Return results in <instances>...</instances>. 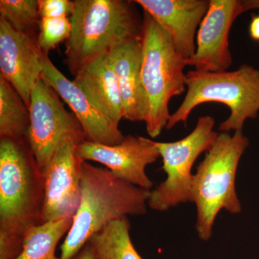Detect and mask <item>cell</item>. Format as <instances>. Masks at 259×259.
Instances as JSON below:
<instances>
[{
	"label": "cell",
	"mask_w": 259,
	"mask_h": 259,
	"mask_svg": "<svg viewBox=\"0 0 259 259\" xmlns=\"http://www.w3.org/2000/svg\"><path fill=\"white\" fill-rule=\"evenodd\" d=\"M45 187L26 139H0V259H17L23 238L42 223Z\"/></svg>",
	"instance_id": "6da1fadb"
},
{
	"label": "cell",
	"mask_w": 259,
	"mask_h": 259,
	"mask_svg": "<svg viewBox=\"0 0 259 259\" xmlns=\"http://www.w3.org/2000/svg\"><path fill=\"white\" fill-rule=\"evenodd\" d=\"M150 192L120 180L107 168L83 161L79 207L61 245L60 258L74 259L110 223L146 214Z\"/></svg>",
	"instance_id": "7a4b0ae2"
},
{
	"label": "cell",
	"mask_w": 259,
	"mask_h": 259,
	"mask_svg": "<svg viewBox=\"0 0 259 259\" xmlns=\"http://www.w3.org/2000/svg\"><path fill=\"white\" fill-rule=\"evenodd\" d=\"M66 64L75 76L80 69L122 44L141 37L143 18L135 1L75 0Z\"/></svg>",
	"instance_id": "3957f363"
},
{
	"label": "cell",
	"mask_w": 259,
	"mask_h": 259,
	"mask_svg": "<svg viewBox=\"0 0 259 259\" xmlns=\"http://www.w3.org/2000/svg\"><path fill=\"white\" fill-rule=\"evenodd\" d=\"M141 33V82L146 102V132L156 139L171 114L168 104L185 93L187 60L177 52L171 37L146 12Z\"/></svg>",
	"instance_id": "277c9868"
},
{
	"label": "cell",
	"mask_w": 259,
	"mask_h": 259,
	"mask_svg": "<svg viewBox=\"0 0 259 259\" xmlns=\"http://www.w3.org/2000/svg\"><path fill=\"white\" fill-rule=\"evenodd\" d=\"M249 141L243 131L221 132L197 167L192 185V200L197 208L196 230L207 241L222 209L237 214L241 204L236 191L237 168Z\"/></svg>",
	"instance_id": "5b68a950"
},
{
	"label": "cell",
	"mask_w": 259,
	"mask_h": 259,
	"mask_svg": "<svg viewBox=\"0 0 259 259\" xmlns=\"http://www.w3.org/2000/svg\"><path fill=\"white\" fill-rule=\"evenodd\" d=\"M187 91L178 109L171 114L166 129L180 122L185 125L191 112L207 102H219L229 107L231 114L219 125L221 132L243 131L248 119H255L259 112V70L248 64L223 72H202L195 70L187 74Z\"/></svg>",
	"instance_id": "8992f818"
},
{
	"label": "cell",
	"mask_w": 259,
	"mask_h": 259,
	"mask_svg": "<svg viewBox=\"0 0 259 259\" xmlns=\"http://www.w3.org/2000/svg\"><path fill=\"white\" fill-rule=\"evenodd\" d=\"M214 119L209 115L197 120L193 131L175 142H156L163 161L166 179L150 192L148 206L164 212L179 204L191 202L194 175L192 167L202 153L207 152L217 139Z\"/></svg>",
	"instance_id": "52a82bcc"
},
{
	"label": "cell",
	"mask_w": 259,
	"mask_h": 259,
	"mask_svg": "<svg viewBox=\"0 0 259 259\" xmlns=\"http://www.w3.org/2000/svg\"><path fill=\"white\" fill-rule=\"evenodd\" d=\"M29 111L26 140L41 171L61 146L71 142L78 146L87 141L76 116L64 108L59 95L42 78L32 89Z\"/></svg>",
	"instance_id": "ba28073f"
},
{
	"label": "cell",
	"mask_w": 259,
	"mask_h": 259,
	"mask_svg": "<svg viewBox=\"0 0 259 259\" xmlns=\"http://www.w3.org/2000/svg\"><path fill=\"white\" fill-rule=\"evenodd\" d=\"M76 149L83 161L101 163L124 182L144 190L152 189L153 183L146 168L161 157L156 141L127 135L119 144L110 146L86 141Z\"/></svg>",
	"instance_id": "9c48e42d"
},
{
	"label": "cell",
	"mask_w": 259,
	"mask_h": 259,
	"mask_svg": "<svg viewBox=\"0 0 259 259\" xmlns=\"http://www.w3.org/2000/svg\"><path fill=\"white\" fill-rule=\"evenodd\" d=\"M244 13L241 0H209V6L199 25L194 55L187 66L202 72L228 71L233 63L229 34L237 18Z\"/></svg>",
	"instance_id": "30bf717a"
},
{
	"label": "cell",
	"mask_w": 259,
	"mask_h": 259,
	"mask_svg": "<svg viewBox=\"0 0 259 259\" xmlns=\"http://www.w3.org/2000/svg\"><path fill=\"white\" fill-rule=\"evenodd\" d=\"M83 159L76 146H61L42 170L45 187L42 223L73 218L81 199Z\"/></svg>",
	"instance_id": "8fae6325"
},
{
	"label": "cell",
	"mask_w": 259,
	"mask_h": 259,
	"mask_svg": "<svg viewBox=\"0 0 259 259\" xmlns=\"http://www.w3.org/2000/svg\"><path fill=\"white\" fill-rule=\"evenodd\" d=\"M0 76L30 106L32 89L41 78L42 51L36 40L0 18Z\"/></svg>",
	"instance_id": "7c38bea8"
},
{
	"label": "cell",
	"mask_w": 259,
	"mask_h": 259,
	"mask_svg": "<svg viewBox=\"0 0 259 259\" xmlns=\"http://www.w3.org/2000/svg\"><path fill=\"white\" fill-rule=\"evenodd\" d=\"M41 78L50 85L72 110L83 127L87 141L105 145H117L123 141L119 125L92 102L74 81L66 78L42 52Z\"/></svg>",
	"instance_id": "4fadbf2b"
},
{
	"label": "cell",
	"mask_w": 259,
	"mask_h": 259,
	"mask_svg": "<svg viewBox=\"0 0 259 259\" xmlns=\"http://www.w3.org/2000/svg\"><path fill=\"white\" fill-rule=\"evenodd\" d=\"M169 35L186 60L195 54V33L207 14L209 0H136Z\"/></svg>",
	"instance_id": "5bb4252c"
},
{
	"label": "cell",
	"mask_w": 259,
	"mask_h": 259,
	"mask_svg": "<svg viewBox=\"0 0 259 259\" xmlns=\"http://www.w3.org/2000/svg\"><path fill=\"white\" fill-rule=\"evenodd\" d=\"M107 56L118 82L123 119L144 122L146 102L141 82V37L115 48Z\"/></svg>",
	"instance_id": "9a60e30c"
},
{
	"label": "cell",
	"mask_w": 259,
	"mask_h": 259,
	"mask_svg": "<svg viewBox=\"0 0 259 259\" xmlns=\"http://www.w3.org/2000/svg\"><path fill=\"white\" fill-rule=\"evenodd\" d=\"M73 81L100 111L119 125L123 119L122 100L107 54L83 66Z\"/></svg>",
	"instance_id": "2e32d148"
},
{
	"label": "cell",
	"mask_w": 259,
	"mask_h": 259,
	"mask_svg": "<svg viewBox=\"0 0 259 259\" xmlns=\"http://www.w3.org/2000/svg\"><path fill=\"white\" fill-rule=\"evenodd\" d=\"M72 223L73 218H66L32 226L24 236L23 249L17 259H61L56 256V247Z\"/></svg>",
	"instance_id": "e0dca14e"
},
{
	"label": "cell",
	"mask_w": 259,
	"mask_h": 259,
	"mask_svg": "<svg viewBox=\"0 0 259 259\" xmlns=\"http://www.w3.org/2000/svg\"><path fill=\"white\" fill-rule=\"evenodd\" d=\"M130 231L128 218H122L107 225L88 243L97 259H144L133 244Z\"/></svg>",
	"instance_id": "ac0fdd59"
},
{
	"label": "cell",
	"mask_w": 259,
	"mask_h": 259,
	"mask_svg": "<svg viewBox=\"0 0 259 259\" xmlns=\"http://www.w3.org/2000/svg\"><path fill=\"white\" fill-rule=\"evenodd\" d=\"M30 111L23 99L0 76V139H26Z\"/></svg>",
	"instance_id": "d6986e66"
},
{
	"label": "cell",
	"mask_w": 259,
	"mask_h": 259,
	"mask_svg": "<svg viewBox=\"0 0 259 259\" xmlns=\"http://www.w3.org/2000/svg\"><path fill=\"white\" fill-rule=\"evenodd\" d=\"M0 18L18 32L37 40L40 18L38 0H1Z\"/></svg>",
	"instance_id": "ffe728a7"
},
{
	"label": "cell",
	"mask_w": 259,
	"mask_h": 259,
	"mask_svg": "<svg viewBox=\"0 0 259 259\" xmlns=\"http://www.w3.org/2000/svg\"><path fill=\"white\" fill-rule=\"evenodd\" d=\"M71 31V20L68 17L41 18L37 35V46L44 54L49 55V52L59 44L69 38Z\"/></svg>",
	"instance_id": "44dd1931"
},
{
	"label": "cell",
	"mask_w": 259,
	"mask_h": 259,
	"mask_svg": "<svg viewBox=\"0 0 259 259\" xmlns=\"http://www.w3.org/2000/svg\"><path fill=\"white\" fill-rule=\"evenodd\" d=\"M38 7L40 18H57L71 16L75 3L70 0H38Z\"/></svg>",
	"instance_id": "7402d4cb"
},
{
	"label": "cell",
	"mask_w": 259,
	"mask_h": 259,
	"mask_svg": "<svg viewBox=\"0 0 259 259\" xmlns=\"http://www.w3.org/2000/svg\"><path fill=\"white\" fill-rule=\"evenodd\" d=\"M250 36L255 41H259V15H253L249 26Z\"/></svg>",
	"instance_id": "603a6c76"
},
{
	"label": "cell",
	"mask_w": 259,
	"mask_h": 259,
	"mask_svg": "<svg viewBox=\"0 0 259 259\" xmlns=\"http://www.w3.org/2000/svg\"><path fill=\"white\" fill-rule=\"evenodd\" d=\"M74 259H97V258L91 245L87 243L76 254Z\"/></svg>",
	"instance_id": "cb8c5ba5"
},
{
	"label": "cell",
	"mask_w": 259,
	"mask_h": 259,
	"mask_svg": "<svg viewBox=\"0 0 259 259\" xmlns=\"http://www.w3.org/2000/svg\"><path fill=\"white\" fill-rule=\"evenodd\" d=\"M241 3L244 13L251 10L259 9V0H241Z\"/></svg>",
	"instance_id": "d4e9b609"
}]
</instances>
